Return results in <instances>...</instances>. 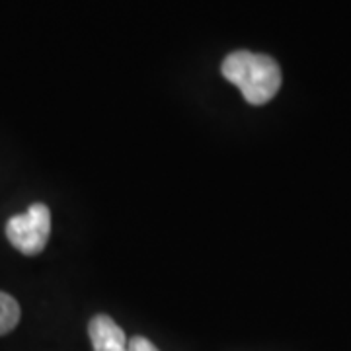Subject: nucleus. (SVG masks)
I'll return each mask as SVG.
<instances>
[{
  "mask_svg": "<svg viewBox=\"0 0 351 351\" xmlns=\"http://www.w3.org/2000/svg\"><path fill=\"white\" fill-rule=\"evenodd\" d=\"M129 351H158V348L152 343L151 339L137 336V338H133L129 341Z\"/></svg>",
  "mask_w": 351,
  "mask_h": 351,
  "instance_id": "nucleus-5",
  "label": "nucleus"
},
{
  "mask_svg": "<svg viewBox=\"0 0 351 351\" xmlns=\"http://www.w3.org/2000/svg\"><path fill=\"white\" fill-rule=\"evenodd\" d=\"M51 234V211L43 203H34L25 213L14 215L6 223V237L14 248L25 256L43 252Z\"/></svg>",
  "mask_w": 351,
  "mask_h": 351,
  "instance_id": "nucleus-2",
  "label": "nucleus"
},
{
  "mask_svg": "<svg viewBox=\"0 0 351 351\" xmlns=\"http://www.w3.org/2000/svg\"><path fill=\"white\" fill-rule=\"evenodd\" d=\"M20 322V304L14 297L0 293V336L12 332Z\"/></svg>",
  "mask_w": 351,
  "mask_h": 351,
  "instance_id": "nucleus-4",
  "label": "nucleus"
},
{
  "mask_svg": "<svg viewBox=\"0 0 351 351\" xmlns=\"http://www.w3.org/2000/svg\"><path fill=\"white\" fill-rule=\"evenodd\" d=\"M221 73L232 82L252 106H263L274 100L281 88V69L276 59L263 53L240 49L226 55Z\"/></svg>",
  "mask_w": 351,
  "mask_h": 351,
  "instance_id": "nucleus-1",
  "label": "nucleus"
},
{
  "mask_svg": "<svg viewBox=\"0 0 351 351\" xmlns=\"http://www.w3.org/2000/svg\"><path fill=\"white\" fill-rule=\"evenodd\" d=\"M88 334L94 351H129L125 332L108 314H98L90 320Z\"/></svg>",
  "mask_w": 351,
  "mask_h": 351,
  "instance_id": "nucleus-3",
  "label": "nucleus"
}]
</instances>
